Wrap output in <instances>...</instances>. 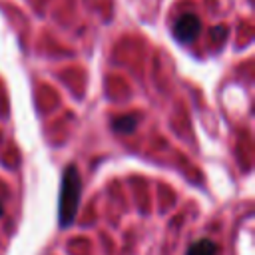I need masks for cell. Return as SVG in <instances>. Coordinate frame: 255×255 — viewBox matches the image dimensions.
<instances>
[{
	"mask_svg": "<svg viewBox=\"0 0 255 255\" xmlns=\"http://www.w3.org/2000/svg\"><path fill=\"white\" fill-rule=\"evenodd\" d=\"M137 126H139V116H137V114L120 116V118H116L114 124H112L114 131H118V133H131V131L137 129Z\"/></svg>",
	"mask_w": 255,
	"mask_h": 255,
	"instance_id": "3957f363",
	"label": "cell"
},
{
	"mask_svg": "<svg viewBox=\"0 0 255 255\" xmlns=\"http://www.w3.org/2000/svg\"><path fill=\"white\" fill-rule=\"evenodd\" d=\"M0 215H2V203H0Z\"/></svg>",
	"mask_w": 255,
	"mask_h": 255,
	"instance_id": "5b68a950",
	"label": "cell"
},
{
	"mask_svg": "<svg viewBox=\"0 0 255 255\" xmlns=\"http://www.w3.org/2000/svg\"><path fill=\"white\" fill-rule=\"evenodd\" d=\"M185 255H217V245L209 239H199L187 249Z\"/></svg>",
	"mask_w": 255,
	"mask_h": 255,
	"instance_id": "277c9868",
	"label": "cell"
},
{
	"mask_svg": "<svg viewBox=\"0 0 255 255\" xmlns=\"http://www.w3.org/2000/svg\"><path fill=\"white\" fill-rule=\"evenodd\" d=\"M201 32V22L195 14H181L173 24V34L179 42L189 44L193 42Z\"/></svg>",
	"mask_w": 255,
	"mask_h": 255,
	"instance_id": "7a4b0ae2",
	"label": "cell"
},
{
	"mask_svg": "<svg viewBox=\"0 0 255 255\" xmlns=\"http://www.w3.org/2000/svg\"><path fill=\"white\" fill-rule=\"evenodd\" d=\"M78 203H80V173L74 165H70L62 175V189H60L58 215L62 227L74 223L78 213Z\"/></svg>",
	"mask_w": 255,
	"mask_h": 255,
	"instance_id": "6da1fadb",
	"label": "cell"
}]
</instances>
